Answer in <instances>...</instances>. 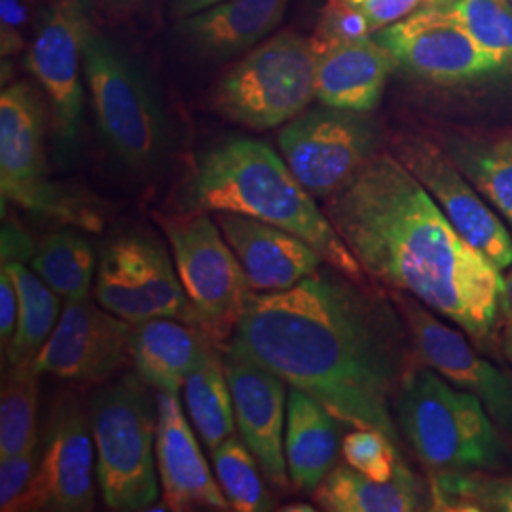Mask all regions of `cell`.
Here are the masks:
<instances>
[{"mask_svg": "<svg viewBox=\"0 0 512 512\" xmlns=\"http://www.w3.org/2000/svg\"><path fill=\"white\" fill-rule=\"evenodd\" d=\"M31 270L65 300L88 298L95 277L92 243L74 230L52 232L38 243Z\"/></svg>", "mask_w": 512, "mask_h": 512, "instance_id": "83f0119b", "label": "cell"}, {"mask_svg": "<svg viewBox=\"0 0 512 512\" xmlns=\"http://www.w3.org/2000/svg\"><path fill=\"white\" fill-rule=\"evenodd\" d=\"M370 31L368 21L357 10L340 0H330L310 37L311 46L315 54H319L334 46L370 37Z\"/></svg>", "mask_w": 512, "mask_h": 512, "instance_id": "e575fe53", "label": "cell"}, {"mask_svg": "<svg viewBox=\"0 0 512 512\" xmlns=\"http://www.w3.org/2000/svg\"><path fill=\"white\" fill-rule=\"evenodd\" d=\"M283 511H287V512H300V511L311 512V511H315V507H311V505H304V503H296V505H291V507H283Z\"/></svg>", "mask_w": 512, "mask_h": 512, "instance_id": "7bdbcfd3", "label": "cell"}, {"mask_svg": "<svg viewBox=\"0 0 512 512\" xmlns=\"http://www.w3.org/2000/svg\"><path fill=\"white\" fill-rule=\"evenodd\" d=\"M505 353H507V357H509V361L512 363V325L507 329V334H505Z\"/></svg>", "mask_w": 512, "mask_h": 512, "instance_id": "ee69618b", "label": "cell"}, {"mask_svg": "<svg viewBox=\"0 0 512 512\" xmlns=\"http://www.w3.org/2000/svg\"><path fill=\"white\" fill-rule=\"evenodd\" d=\"M88 0H52L27 46V69L46 93L65 148L76 145L84 116V50L92 33Z\"/></svg>", "mask_w": 512, "mask_h": 512, "instance_id": "7c38bea8", "label": "cell"}, {"mask_svg": "<svg viewBox=\"0 0 512 512\" xmlns=\"http://www.w3.org/2000/svg\"><path fill=\"white\" fill-rule=\"evenodd\" d=\"M215 478L230 507L238 512H264L274 509V499L262 480V469L249 446L236 435L211 450Z\"/></svg>", "mask_w": 512, "mask_h": 512, "instance_id": "4dcf8cb0", "label": "cell"}, {"mask_svg": "<svg viewBox=\"0 0 512 512\" xmlns=\"http://www.w3.org/2000/svg\"><path fill=\"white\" fill-rule=\"evenodd\" d=\"M397 420L418 458L433 471L486 469L503 458V442L486 406L431 368L406 372Z\"/></svg>", "mask_w": 512, "mask_h": 512, "instance_id": "277c9868", "label": "cell"}, {"mask_svg": "<svg viewBox=\"0 0 512 512\" xmlns=\"http://www.w3.org/2000/svg\"><path fill=\"white\" fill-rule=\"evenodd\" d=\"M46 110L29 82L0 95V190L10 202L40 217L99 230L101 217L52 183L46 162Z\"/></svg>", "mask_w": 512, "mask_h": 512, "instance_id": "ba28073f", "label": "cell"}, {"mask_svg": "<svg viewBox=\"0 0 512 512\" xmlns=\"http://www.w3.org/2000/svg\"><path fill=\"white\" fill-rule=\"evenodd\" d=\"M224 372L234 399L239 437L255 454L275 488H289L285 459L287 397L285 380L275 372L224 351Z\"/></svg>", "mask_w": 512, "mask_h": 512, "instance_id": "ac0fdd59", "label": "cell"}, {"mask_svg": "<svg viewBox=\"0 0 512 512\" xmlns=\"http://www.w3.org/2000/svg\"><path fill=\"white\" fill-rule=\"evenodd\" d=\"M503 306L509 311L512 317V268L509 275L505 277V287H503Z\"/></svg>", "mask_w": 512, "mask_h": 512, "instance_id": "b9f144b4", "label": "cell"}, {"mask_svg": "<svg viewBox=\"0 0 512 512\" xmlns=\"http://www.w3.org/2000/svg\"><path fill=\"white\" fill-rule=\"evenodd\" d=\"M435 501L444 509H467L476 505L486 511L512 512V480L482 482L456 471L444 473L435 482Z\"/></svg>", "mask_w": 512, "mask_h": 512, "instance_id": "1f68e13d", "label": "cell"}, {"mask_svg": "<svg viewBox=\"0 0 512 512\" xmlns=\"http://www.w3.org/2000/svg\"><path fill=\"white\" fill-rule=\"evenodd\" d=\"M363 272L475 338L490 334L503 302L501 270L459 234L395 154H374L325 203Z\"/></svg>", "mask_w": 512, "mask_h": 512, "instance_id": "7a4b0ae2", "label": "cell"}, {"mask_svg": "<svg viewBox=\"0 0 512 512\" xmlns=\"http://www.w3.org/2000/svg\"><path fill=\"white\" fill-rule=\"evenodd\" d=\"M287 6L289 0H222L181 19L179 33L196 54L226 59L268 37Z\"/></svg>", "mask_w": 512, "mask_h": 512, "instance_id": "603a6c76", "label": "cell"}, {"mask_svg": "<svg viewBox=\"0 0 512 512\" xmlns=\"http://www.w3.org/2000/svg\"><path fill=\"white\" fill-rule=\"evenodd\" d=\"M315 61L310 38L283 31L222 76L213 107L255 131L289 124L315 99Z\"/></svg>", "mask_w": 512, "mask_h": 512, "instance_id": "52a82bcc", "label": "cell"}, {"mask_svg": "<svg viewBox=\"0 0 512 512\" xmlns=\"http://www.w3.org/2000/svg\"><path fill=\"white\" fill-rule=\"evenodd\" d=\"M95 300L133 325L171 317L200 327L177 268L164 247L145 236H122L105 247L95 279Z\"/></svg>", "mask_w": 512, "mask_h": 512, "instance_id": "8fae6325", "label": "cell"}, {"mask_svg": "<svg viewBox=\"0 0 512 512\" xmlns=\"http://www.w3.org/2000/svg\"><path fill=\"white\" fill-rule=\"evenodd\" d=\"M342 456L349 467L374 480H391L403 461L397 454V444L376 429L357 427L342 440Z\"/></svg>", "mask_w": 512, "mask_h": 512, "instance_id": "d6a6232c", "label": "cell"}, {"mask_svg": "<svg viewBox=\"0 0 512 512\" xmlns=\"http://www.w3.org/2000/svg\"><path fill=\"white\" fill-rule=\"evenodd\" d=\"M215 344L198 325L158 317L133 327L129 357L141 382L160 393H179L186 378L219 353Z\"/></svg>", "mask_w": 512, "mask_h": 512, "instance_id": "7402d4cb", "label": "cell"}, {"mask_svg": "<svg viewBox=\"0 0 512 512\" xmlns=\"http://www.w3.org/2000/svg\"><path fill=\"white\" fill-rule=\"evenodd\" d=\"M183 389L190 420L209 450L234 435V399L219 353L198 366L186 378Z\"/></svg>", "mask_w": 512, "mask_h": 512, "instance_id": "f1b7e54d", "label": "cell"}, {"mask_svg": "<svg viewBox=\"0 0 512 512\" xmlns=\"http://www.w3.org/2000/svg\"><path fill=\"white\" fill-rule=\"evenodd\" d=\"M116 2H129V0H116Z\"/></svg>", "mask_w": 512, "mask_h": 512, "instance_id": "bcb514c9", "label": "cell"}, {"mask_svg": "<svg viewBox=\"0 0 512 512\" xmlns=\"http://www.w3.org/2000/svg\"><path fill=\"white\" fill-rule=\"evenodd\" d=\"M397 63L421 80L452 86L499 73L507 65L484 50L448 6H429L378 31Z\"/></svg>", "mask_w": 512, "mask_h": 512, "instance_id": "4fadbf2b", "label": "cell"}, {"mask_svg": "<svg viewBox=\"0 0 512 512\" xmlns=\"http://www.w3.org/2000/svg\"><path fill=\"white\" fill-rule=\"evenodd\" d=\"M511 4H512V0H511Z\"/></svg>", "mask_w": 512, "mask_h": 512, "instance_id": "7dc6e473", "label": "cell"}, {"mask_svg": "<svg viewBox=\"0 0 512 512\" xmlns=\"http://www.w3.org/2000/svg\"><path fill=\"white\" fill-rule=\"evenodd\" d=\"M446 152L476 190L512 222V133L448 141Z\"/></svg>", "mask_w": 512, "mask_h": 512, "instance_id": "4316f807", "label": "cell"}, {"mask_svg": "<svg viewBox=\"0 0 512 512\" xmlns=\"http://www.w3.org/2000/svg\"><path fill=\"white\" fill-rule=\"evenodd\" d=\"M156 410V465L169 511H230L232 507L211 475L177 393H160Z\"/></svg>", "mask_w": 512, "mask_h": 512, "instance_id": "d6986e66", "label": "cell"}, {"mask_svg": "<svg viewBox=\"0 0 512 512\" xmlns=\"http://www.w3.org/2000/svg\"><path fill=\"white\" fill-rule=\"evenodd\" d=\"M158 220L200 327L215 342L228 340L251 296V285L238 256L207 211L198 209L190 215Z\"/></svg>", "mask_w": 512, "mask_h": 512, "instance_id": "9c48e42d", "label": "cell"}, {"mask_svg": "<svg viewBox=\"0 0 512 512\" xmlns=\"http://www.w3.org/2000/svg\"><path fill=\"white\" fill-rule=\"evenodd\" d=\"M321 511L410 512L423 509L416 476L401 465L391 480H374L349 465L334 467L313 492Z\"/></svg>", "mask_w": 512, "mask_h": 512, "instance_id": "d4e9b609", "label": "cell"}, {"mask_svg": "<svg viewBox=\"0 0 512 512\" xmlns=\"http://www.w3.org/2000/svg\"><path fill=\"white\" fill-rule=\"evenodd\" d=\"M84 74L97 126L110 150L139 171L160 164L169 148V124L137 63L92 29L84 50Z\"/></svg>", "mask_w": 512, "mask_h": 512, "instance_id": "8992f818", "label": "cell"}, {"mask_svg": "<svg viewBox=\"0 0 512 512\" xmlns=\"http://www.w3.org/2000/svg\"><path fill=\"white\" fill-rule=\"evenodd\" d=\"M393 300L423 365L435 370L450 385L473 393L499 425L512 429L511 380L480 357L461 332L440 323L418 298L395 293Z\"/></svg>", "mask_w": 512, "mask_h": 512, "instance_id": "e0dca14e", "label": "cell"}, {"mask_svg": "<svg viewBox=\"0 0 512 512\" xmlns=\"http://www.w3.org/2000/svg\"><path fill=\"white\" fill-rule=\"evenodd\" d=\"M38 374L33 365L10 366L0 395V456L38 446Z\"/></svg>", "mask_w": 512, "mask_h": 512, "instance_id": "f546056e", "label": "cell"}, {"mask_svg": "<svg viewBox=\"0 0 512 512\" xmlns=\"http://www.w3.org/2000/svg\"><path fill=\"white\" fill-rule=\"evenodd\" d=\"M35 247L29 236L14 224L2 228V262H27L35 255Z\"/></svg>", "mask_w": 512, "mask_h": 512, "instance_id": "ab89813d", "label": "cell"}, {"mask_svg": "<svg viewBox=\"0 0 512 512\" xmlns=\"http://www.w3.org/2000/svg\"><path fill=\"white\" fill-rule=\"evenodd\" d=\"M336 420L317 399L291 387L287 397L285 459L289 478L300 492L313 494L332 471L340 448Z\"/></svg>", "mask_w": 512, "mask_h": 512, "instance_id": "cb8c5ba5", "label": "cell"}, {"mask_svg": "<svg viewBox=\"0 0 512 512\" xmlns=\"http://www.w3.org/2000/svg\"><path fill=\"white\" fill-rule=\"evenodd\" d=\"M38 459V446L12 456H0V511H16L19 499L37 475Z\"/></svg>", "mask_w": 512, "mask_h": 512, "instance_id": "d590c367", "label": "cell"}, {"mask_svg": "<svg viewBox=\"0 0 512 512\" xmlns=\"http://www.w3.org/2000/svg\"><path fill=\"white\" fill-rule=\"evenodd\" d=\"M315 55V99L334 109H376L389 74L399 67L395 55L376 37L359 38Z\"/></svg>", "mask_w": 512, "mask_h": 512, "instance_id": "44dd1931", "label": "cell"}, {"mask_svg": "<svg viewBox=\"0 0 512 512\" xmlns=\"http://www.w3.org/2000/svg\"><path fill=\"white\" fill-rule=\"evenodd\" d=\"M133 323L97 308L88 298L67 300L33 368L59 380L99 384L126 363Z\"/></svg>", "mask_w": 512, "mask_h": 512, "instance_id": "2e32d148", "label": "cell"}, {"mask_svg": "<svg viewBox=\"0 0 512 512\" xmlns=\"http://www.w3.org/2000/svg\"><path fill=\"white\" fill-rule=\"evenodd\" d=\"M16 281L19 321L16 336L6 351L10 366L33 365L61 317V296L23 262H2ZM4 355V357H6Z\"/></svg>", "mask_w": 512, "mask_h": 512, "instance_id": "484cf974", "label": "cell"}, {"mask_svg": "<svg viewBox=\"0 0 512 512\" xmlns=\"http://www.w3.org/2000/svg\"><path fill=\"white\" fill-rule=\"evenodd\" d=\"M281 156L313 198L329 200L378 154V128L366 112L304 110L279 135Z\"/></svg>", "mask_w": 512, "mask_h": 512, "instance_id": "30bf717a", "label": "cell"}, {"mask_svg": "<svg viewBox=\"0 0 512 512\" xmlns=\"http://www.w3.org/2000/svg\"><path fill=\"white\" fill-rule=\"evenodd\" d=\"M215 220L255 293L287 291L325 262L304 239L283 228L238 213H215Z\"/></svg>", "mask_w": 512, "mask_h": 512, "instance_id": "ffe728a7", "label": "cell"}, {"mask_svg": "<svg viewBox=\"0 0 512 512\" xmlns=\"http://www.w3.org/2000/svg\"><path fill=\"white\" fill-rule=\"evenodd\" d=\"M33 0H0V54L2 61L21 52Z\"/></svg>", "mask_w": 512, "mask_h": 512, "instance_id": "8d00e7d4", "label": "cell"}, {"mask_svg": "<svg viewBox=\"0 0 512 512\" xmlns=\"http://www.w3.org/2000/svg\"><path fill=\"white\" fill-rule=\"evenodd\" d=\"M19 321V294L16 281L10 274L8 266L2 264L0 270V346L2 355L10 348Z\"/></svg>", "mask_w": 512, "mask_h": 512, "instance_id": "f35d334b", "label": "cell"}, {"mask_svg": "<svg viewBox=\"0 0 512 512\" xmlns=\"http://www.w3.org/2000/svg\"><path fill=\"white\" fill-rule=\"evenodd\" d=\"M452 2H456V0H425V4H429V6H450Z\"/></svg>", "mask_w": 512, "mask_h": 512, "instance_id": "f6af8a7d", "label": "cell"}, {"mask_svg": "<svg viewBox=\"0 0 512 512\" xmlns=\"http://www.w3.org/2000/svg\"><path fill=\"white\" fill-rule=\"evenodd\" d=\"M95 444L90 416L74 397H61L50 414L37 475L16 511L88 512L95 505Z\"/></svg>", "mask_w": 512, "mask_h": 512, "instance_id": "5bb4252c", "label": "cell"}, {"mask_svg": "<svg viewBox=\"0 0 512 512\" xmlns=\"http://www.w3.org/2000/svg\"><path fill=\"white\" fill-rule=\"evenodd\" d=\"M340 2L357 10L368 21L372 31H382L385 27L416 12L425 0H340Z\"/></svg>", "mask_w": 512, "mask_h": 512, "instance_id": "74e56055", "label": "cell"}, {"mask_svg": "<svg viewBox=\"0 0 512 512\" xmlns=\"http://www.w3.org/2000/svg\"><path fill=\"white\" fill-rule=\"evenodd\" d=\"M505 4L507 0H456L448 8L484 50L497 55L507 65L501 37Z\"/></svg>", "mask_w": 512, "mask_h": 512, "instance_id": "836d02e7", "label": "cell"}, {"mask_svg": "<svg viewBox=\"0 0 512 512\" xmlns=\"http://www.w3.org/2000/svg\"><path fill=\"white\" fill-rule=\"evenodd\" d=\"M228 353L275 372L353 427L401 437L391 412L408 344L397 310L348 275L325 272L287 291L251 293Z\"/></svg>", "mask_w": 512, "mask_h": 512, "instance_id": "6da1fadb", "label": "cell"}, {"mask_svg": "<svg viewBox=\"0 0 512 512\" xmlns=\"http://www.w3.org/2000/svg\"><path fill=\"white\" fill-rule=\"evenodd\" d=\"M395 156L427 188L463 238L497 270L511 268L512 238L507 226L448 152L425 137L406 135L395 143Z\"/></svg>", "mask_w": 512, "mask_h": 512, "instance_id": "9a60e30c", "label": "cell"}, {"mask_svg": "<svg viewBox=\"0 0 512 512\" xmlns=\"http://www.w3.org/2000/svg\"><path fill=\"white\" fill-rule=\"evenodd\" d=\"M217 2H222V0H173V14L177 18H188V16L198 14Z\"/></svg>", "mask_w": 512, "mask_h": 512, "instance_id": "60d3db41", "label": "cell"}, {"mask_svg": "<svg viewBox=\"0 0 512 512\" xmlns=\"http://www.w3.org/2000/svg\"><path fill=\"white\" fill-rule=\"evenodd\" d=\"M190 205L209 213H238L304 239L332 270L359 281L365 274L325 211L272 148L234 139L211 150L188 188Z\"/></svg>", "mask_w": 512, "mask_h": 512, "instance_id": "3957f363", "label": "cell"}, {"mask_svg": "<svg viewBox=\"0 0 512 512\" xmlns=\"http://www.w3.org/2000/svg\"><path fill=\"white\" fill-rule=\"evenodd\" d=\"M145 382L128 376L105 385L90 403L95 473L112 511H148L160 495L156 425Z\"/></svg>", "mask_w": 512, "mask_h": 512, "instance_id": "5b68a950", "label": "cell"}]
</instances>
